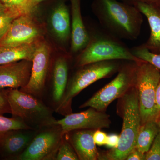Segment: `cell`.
Returning a JSON list of instances; mask_svg holds the SVG:
<instances>
[{
    "mask_svg": "<svg viewBox=\"0 0 160 160\" xmlns=\"http://www.w3.org/2000/svg\"><path fill=\"white\" fill-rule=\"evenodd\" d=\"M52 28L61 41L65 42L71 35V22L69 9L64 3L58 5L51 14Z\"/></svg>",
    "mask_w": 160,
    "mask_h": 160,
    "instance_id": "18",
    "label": "cell"
},
{
    "mask_svg": "<svg viewBox=\"0 0 160 160\" xmlns=\"http://www.w3.org/2000/svg\"><path fill=\"white\" fill-rule=\"evenodd\" d=\"M157 122L158 124V126H159L160 128V117L158 118V119Z\"/></svg>",
    "mask_w": 160,
    "mask_h": 160,
    "instance_id": "36",
    "label": "cell"
},
{
    "mask_svg": "<svg viewBox=\"0 0 160 160\" xmlns=\"http://www.w3.org/2000/svg\"><path fill=\"white\" fill-rule=\"evenodd\" d=\"M119 135L115 134L109 135L107 136L106 145L112 149L116 148L119 142Z\"/></svg>",
    "mask_w": 160,
    "mask_h": 160,
    "instance_id": "30",
    "label": "cell"
},
{
    "mask_svg": "<svg viewBox=\"0 0 160 160\" xmlns=\"http://www.w3.org/2000/svg\"><path fill=\"white\" fill-rule=\"evenodd\" d=\"M92 8L100 26L113 36L130 41L139 36L143 14L136 6L119 0H94Z\"/></svg>",
    "mask_w": 160,
    "mask_h": 160,
    "instance_id": "1",
    "label": "cell"
},
{
    "mask_svg": "<svg viewBox=\"0 0 160 160\" xmlns=\"http://www.w3.org/2000/svg\"><path fill=\"white\" fill-rule=\"evenodd\" d=\"M30 14H22L15 19L6 34L0 39V46H14L40 41L42 31Z\"/></svg>",
    "mask_w": 160,
    "mask_h": 160,
    "instance_id": "10",
    "label": "cell"
},
{
    "mask_svg": "<svg viewBox=\"0 0 160 160\" xmlns=\"http://www.w3.org/2000/svg\"><path fill=\"white\" fill-rule=\"evenodd\" d=\"M130 50L136 57L148 62L160 71V54L152 53L143 44L132 47Z\"/></svg>",
    "mask_w": 160,
    "mask_h": 160,
    "instance_id": "21",
    "label": "cell"
},
{
    "mask_svg": "<svg viewBox=\"0 0 160 160\" xmlns=\"http://www.w3.org/2000/svg\"><path fill=\"white\" fill-rule=\"evenodd\" d=\"M160 130L156 120H150L141 125L137 139L135 148L142 153H146L149 151Z\"/></svg>",
    "mask_w": 160,
    "mask_h": 160,
    "instance_id": "20",
    "label": "cell"
},
{
    "mask_svg": "<svg viewBox=\"0 0 160 160\" xmlns=\"http://www.w3.org/2000/svg\"><path fill=\"white\" fill-rule=\"evenodd\" d=\"M9 11L6 6L0 1V16Z\"/></svg>",
    "mask_w": 160,
    "mask_h": 160,
    "instance_id": "34",
    "label": "cell"
},
{
    "mask_svg": "<svg viewBox=\"0 0 160 160\" xmlns=\"http://www.w3.org/2000/svg\"><path fill=\"white\" fill-rule=\"evenodd\" d=\"M69 61L66 57L55 60L52 67L51 82L46 87L43 101L55 112L62 101L69 81Z\"/></svg>",
    "mask_w": 160,
    "mask_h": 160,
    "instance_id": "12",
    "label": "cell"
},
{
    "mask_svg": "<svg viewBox=\"0 0 160 160\" xmlns=\"http://www.w3.org/2000/svg\"><path fill=\"white\" fill-rule=\"evenodd\" d=\"M37 131L27 129L7 132L0 140V157L3 159L16 160L29 146Z\"/></svg>",
    "mask_w": 160,
    "mask_h": 160,
    "instance_id": "13",
    "label": "cell"
},
{
    "mask_svg": "<svg viewBox=\"0 0 160 160\" xmlns=\"http://www.w3.org/2000/svg\"><path fill=\"white\" fill-rule=\"evenodd\" d=\"M43 1L44 0H30V7L31 11H32L37 6Z\"/></svg>",
    "mask_w": 160,
    "mask_h": 160,
    "instance_id": "33",
    "label": "cell"
},
{
    "mask_svg": "<svg viewBox=\"0 0 160 160\" xmlns=\"http://www.w3.org/2000/svg\"><path fill=\"white\" fill-rule=\"evenodd\" d=\"M94 131L78 129L64 134L74 149L79 160L99 159L100 154L93 139Z\"/></svg>",
    "mask_w": 160,
    "mask_h": 160,
    "instance_id": "15",
    "label": "cell"
},
{
    "mask_svg": "<svg viewBox=\"0 0 160 160\" xmlns=\"http://www.w3.org/2000/svg\"><path fill=\"white\" fill-rule=\"evenodd\" d=\"M40 41L18 46H0V65L23 60L32 61Z\"/></svg>",
    "mask_w": 160,
    "mask_h": 160,
    "instance_id": "19",
    "label": "cell"
},
{
    "mask_svg": "<svg viewBox=\"0 0 160 160\" xmlns=\"http://www.w3.org/2000/svg\"><path fill=\"white\" fill-rule=\"evenodd\" d=\"M122 60H109L80 66L68 81L62 101L55 112L65 116L72 113V103L75 97L98 80L110 77L118 72Z\"/></svg>",
    "mask_w": 160,
    "mask_h": 160,
    "instance_id": "5",
    "label": "cell"
},
{
    "mask_svg": "<svg viewBox=\"0 0 160 160\" xmlns=\"http://www.w3.org/2000/svg\"><path fill=\"white\" fill-rule=\"evenodd\" d=\"M146 153H143L135 148L128 155L126 160H145Z\"/></svg>",
    "mask_w": 160,
    "mask_h": 160,
    "instance_id": "29",
    "label": "cell"
},
{
    "mask_svg": "<svg viewBox=\"0 0 160 160\" xmlns=\"http://www.w3.org/2000/svg\"><path fill=\"white\" fill-rule=\"evenodd\" d=\"M155 4L160 10V0H156Z\"/></svg>",
    "mask_w": 160,
    "mask_h": 160,
    "instance_id": "35",
    "label": "cell"
},
{
    "mask_svg": "<svg viewBox=\"0 0 160 160\" xmlns=\"http://www.w3.org/2000/svg\"><path fill=\"white\" fill-rule=\"evenodd\" d=\"M148 20L150 29L149 37L143 44L149 51L160 54V10L155 4L138 3L135 6Z\"/></svg>",
    "mask_w": 160,
    "mask_h": 160,
    "instance_id": "17",
    "label": "cell"
},
{
    "mask_svg": "<svg viewBox=\"0 0 160 160\" xmlns=\"http://www.w3.org/2000/svg\"><path fill=\"white\" fill-rule=\"evenodd\" d=\"M89 41L87 46L78 56L76 66L80 67L96 62L109 60H122L139 62L130 49L121 39L105 31L100 26L94 33L88 32Z\"/></svg>",
    "mask_w": 160,
    "mask_h": 160,
    "instance_id": "3",
    "label": "cell"
},
{
    "mask_svg": "<svg viewBox=\"0 0 160 160\" xmlns=\"http://www.w3.org/2000/svg\"><path fill=\"white\" fill-rule=\"evenodd\" d=\"M1 157H0V159H1Z\"/></svg>",
    "mask_w": 160,
    "mask_h": 160,
    "instance_id": "37",
    "label": "cell"
},
{
    "mask_svg": "<svg viewBox=\"0 0 160 160\" xmlns=\"http://www.w3.org/2000/svg\"><path fill=\"white\" fill-rule=\"evenodd\" d=\"M109 115L105 112L94 108L77 113H71L62 119L57 120L56 124L61 126L63 134L78 129L97 130L110 127L111 122Z\"/></svg>",
    "mask_w": 160,
    "mask_h": 160,
    "instance_id": "11",
    "label": "cell"
},
{
    "mask_svg": "<svg viewBox=\"0 0 160 160\" xmlns=\"http://www.w3.org/2000/svg\"><path fill=\"white\" fill-rule=\"evenodd\" d=\"M9 11L18 15L30 14V0H0Z\"/></svg>",
    "mask_w": 160,
    "mask_h": 160,
    "instance_id": "23",
    "label": "cell"
},
{
    "mask_svg": "<svg viewBox=\"0 0 160 160\" xmlns=\"http://www.w3.org/2000/svg\"><path fill=\"white\" fill-rule=\"evenodd\" d=\"M50 48L40 41L32 60L31 75L28 84L20 90L42 100L50 65Z\"/></svg>",
    "mask_w": 160,
    "mask_h": 160,
    "instance_id": "9",
    "label": "cell"
},
{
    "mask_svg": "<svg viewBox=\"0 0 160 160\" xmlns=\"http://www.w3.org/2000/svg\"><path fill=\"white\" fill-rule=\"evenodd\" d=\"M137 62L126 61L122 63L117 76L83 103L79 108L92 107L98 111L105 112L108 106L117 99L122 97L135 86Z\"/></svg>",
    "mask_w": 160,
    "mask_h": 160,
    "instance_id": "6",
    "label": "cell"
},
{
    "mask_svg": "<svg viewBox=\"0 0 160 160\" xmlns=\"http://www.w3.org/2000/svg\"><path fill=\"white\" fill-rule=\"evenodd\" d=\"M12 117L19 118L32 129L38 130L56 124L55 112L42 100L19 89H5Z\"/></svg>",
    "mask_w": 160,
    "mask_h": 160,
    "instance_id": "4",
    "label": "cell"
},
{
    "mask_svg": "<svg viewBox=\"0 0 160 160\" xmlns=\"http://www.w3.org/2000/svg\"><path fill=\"white\" fill-rule=\"evenodd\" d=\"M119 99L118 112L123 118L119 142L117 147L107 152L102 159L126 160L129 153L135 148L141 126L138 95L136 85Z\"/></svg>",
    "mask_w": 160,
    "mask_h": 160,
    "instance_id": "2",
    "label": "cell"
},
{
    "mask_svg": "<svg viewBox=\"0 0 160 160\" xmlns=\"http://www.w3.org/2000/svg\"><path fill=\"white\" fill-rule=\"evenodd\" d=\"M32 66V61L26 60L0 65V88L20 89L26 86Z\"/></svg>",
    "mask_w": 160,
    "mask_h": 160,
    "instance_id": "14",
    "label": "cell"
},
{
    "mask_svg": "<svg viewBox=\"0 0 160 160\" xmlns=\"http://www.w3.org/2000/svg\"><path fill=\"white\" fill-rule=\"evenodd\" d=\"M119 1L134 6L138 3L155 4L156 2V0H119Z\"/></svg>",
    "mask_w": 160,
    "mask_h": 160,
    "instance_id": "31",
    "label": "cell"
},
{
    "mask_svg": "<svg viewBox=\"0 0 160 160\" xmlns=\"http://www.w3.org/2000/svg\"><path fill=\"white\" fill-rule=\"evenodd\" d=\"M156 102L157 108L158 112L159 117H160V81L158 86L157 89L156 96Z\"/></svg>",
    "mask_w": 160,
    "mask_h": 160,
    "instance_id": "32",
    "label": "cell"
},
{
    "mask_svg": "<svg viewBox=\"0 0 160 160\" xmlns=\"http://www.w3.org/2000/svg\"><path fill=\"white\" fill-rule=\"evenodd\" d=\"M71 6V50L72 53L81 52L89 41L88 30L82 18L81 0H70Z\"/></svg>",
    "mask_w": 160,
    "mask_h": 160,
    "instance_id": "16",
    "label": "cell"
},
{
    "mask_svg": "<svg viewBox=\"0 0 160 160\" xmlns=\"http://www.w3.org/2000/svg\"><path fill=\"white\" fill-rule=\"evenodd\" d=\"M57 124L38 130L33 139L16 160H55L64 136Z\"/></svg>",
    "mask_w": 160,
    "mask_h": 160,
    "instance_id": "8",
    "label": "cell"
},
{
    "mask_svg": "<svg viewBox=\"0 0 160 160\" xmlns=\"http://www.w3.org/2000/svg\"><path fill=\"white\" fill-rule=\"evenodd\" d=\"M145 160H160V130L146 153Z\"/></svg>",
    "mask_w": 160,
    "mask_h": 160,
    "instance_id": "26",
    "label": "cell"
},
{
    "mask_svg": "<svg viewBox=\"0 0 160 160\" xmlns=\"http://www.w3.org/2000/svg\"><path fill=\"white\" fill-rule=\"evenodd\" d=\"M31 129L19 118L0 115V140L7 132L18 129Z\"/></svg>",
    "mask_w": 160,
    "mask_h": 160,
    "instance_id": "22",
    "label": "cell"
},
{
    "mask_svg": "<svg viewBox=\"0 0 160 160\" xmlns=\"http://www.w3.org/2000/svg\"><path fill=\"white\" fill-rule=\"evenodd\" d=\"M100 130L101 129L95 130L93 134V139L96 145L103 146L106 145L108 135L106 132Z\"/></svg>",
    "mask_w": 160,
    "mask_h": 160,
    "instance_id": "28",
    "label": "cell"
},
{
    "mask_svg": "<svg viewBox=\"0 0 160 160\" xmlns=\"http://www.w3.org/2000/svg\"><path fill=\"white\" fill-rule=\"evenodd\" d=\"M6 113H11V109L5 89L0 88V115H3Z\"/></svg>",
    "mask_w": 160,
    "mask_h": 160,
    "instance_id": "27",
    "label": "cell"
},
{
    "mask_svg": "<svg viewBox=\"0 0 160 160\" xmlns=\"http://www.w3.org/2000/svg\"><path fill=\"white\" fill-rule=\"evenodd\" d=\"M160 81V70L142 60L137 62L136 86L138 95L141 125L159 118L156 96Z\"/></svg>",
    "mask_w": 160,
    "mask_h": 160,
    "instance_id": "7",
    "label": "cell"
},
{
    "mask_svg": "<svg viewBox=\"0 0 160 160\" xmlns=\"http://www.w3.org/2000/svg\"><path fill=\"white\" fill-rule=\"evenodd\" d=\"M55 160H79L74 149L65 135L59 147Z\"/></svg>",
    "mask_w": 160,
    "mask_h": 160,
    "instance_id": "24",
    "label": "cell"
},
{
    "mask_svg": "<svg viewBox=\"0 0 160 160\" xmlns=\"http://www.w3.org/2000/svg\"><path fill=\"white\" fill-rule=\"evenodd\" d=\"M18 16L10 11L0 16V39L8 31L13 20Z\"/></svg>",
    "mask_w": 160,
    "mask_h": 160,
    "instance_id": "25",
    "label": "cell"
}]
</instances>
